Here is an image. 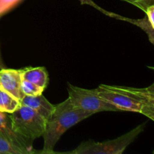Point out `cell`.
I'll return each instance as SVG.
<instances>
[{
	"label": "cell",
	"instance_id": "2",
	"mask_svg": "<svg viewBox=\"0 0 154 154\" xmlns=\"http://www.w3.org/2000/svg\"><path fill=\"white\" fill-rule=\"evenodd\" d=\"M93 114L72 106L69 98L55 105V109L46 120L44 132V146L42 154L57 153L54 151L62 135L71 127L88 118Z\"/></svg>",
	"mask_w": 154,
	"mask_h": 154
},
{
	"label": "cell",
	"instance_id": "9",
	"mask_svg": "<svg viewBox=\"0 0 154 154\" xmlns=\"http://www.w3.org/2000/svg\"><path fill=\"white\" fill-rule=\"evenodd\" d=\"M22 80L31 82L45 90L48 84V73L45 67H32L22 69Z\"/></svg>",
	"mask_w": 154,
	"mask_h": 154
},
{
	"label": "cell",
	"instance_id": "12",
	"mask_svg": "<svg viewBox=\"0 0 154 154\" xmlns=\"http://www.w3.org/2000/svg\"><path fill=\"white\" fill-rule=\"evenodd\" d=\"M0 154H32L23 147H19L0 135Z\"/></svg>",
	"mask_w": 154,
	"mask_h": 154
},
{
	"label": "cell",
	"instance_id": "6",
	"mask_svg": "<svg viewBox=\"0 0 154 154\" xmlns=\"http://www.w3.org/2000/svg\"><path fill=\"white\" fill-rule=\"evenodd\" d=\"M22 69H3L0 70V90L21 101L23 94L21 91Z\"/></svg>",
	"mask_w": 154,
	"mask_h": 154
},
{
	"label": "cell",
	"instance_id": "8",
	"mask_svg": "<svg viewBox=\"0 0 154 154\" xmlns=\"http://www.w3.org/2000/svg\"><path fill=\"white\" fill-rule=\"evenodd\" d=\"M20 103L32 109L46 120L55 109V105L51 104L42 94L35 96H23Z\"/></svg>",
	"mask_w": 154,
	"mask_h": 154
},
{
	"label": "cell",
	"instance_id": "13",
	"mask_svg": "<svg viewBox=\"0 0 154 154\" xmlns=\"http://www.w3.org/2000/svg\"><path fill=\"white\" fill-rule=\"evenodd\" d=\"M44 89L38 87L35 84H32L31 82L22 80L21 82V91H22L23 96H35L38 95L42 94L44 91Z\"/></svg>",
	"mask_w": 154,
	"mask_h": 154
},
{
	"label": "cell",
	"instance_id": "10",
	"mask_svg": "<svg viewBox=\"0 0 154 154\" xmlns=\"http://www.w3.org/2000/svg\"><path fill=\"white\" fill-rule=\"evenodd\" d=\"M111 17H113L117 18V19L123 20L128 21V22L134 24V25L140 27L142 29L144 32L147 34L149 38V40L152 44H154V23L151 22L147 17L146 15L144 18L142 19H138V20H133V19H129V18L123 17L120 16V15L114 14H111Z\"/></svg>",
	"mask_w": 154,
	"mask_h": 154
},
{
	"label": "cell",
	"instance_id": "3",
	"mask_svg": "<svg viewBox=\"0 0 154 154\" xmlns=\"http://www.w3.org/2000/svg\"><path fill=\"white\" fill-rule=\"evenodd\" d=\"M145 124L139 125L127 133L114 139L98 142L88 141L82 142L77 148L71 151L63 152L70 154H122L137 137L144 131Z\"/></svg>",
	"mask_w": 154,
	"mask_h": 154
},
{
	"label": "cell",
	"instance_id": "14",
	"mask_svg": "<svg viewBox=\"0 0 154 154\" xmlns=\"http://www.w3.org/2000/svg\"><path fill=\"white\" fill-rule=\"evenodd\" d=\"M127 2L145 12L150 6L154 5V0H123Z\"/></svg>",
	"mask_w": 154,
	"mask_h": 154
},
{
	"label": "cell",
	"instance_id": "11",
	"mask_svg": "<svg viewBox=\"0 0 154 154\" xmlns=\"http://www.w3.org/2000/svg\"><path fill=\"white\" fill-rule=\"evenodd\" d=\"M21 105L20 101L0 90V111L11 114Z\"/></svg>",
	"mask_w": 154,
	"mask_h": 154
},
{
	"label": "cell",
	"instance_id": "1",
	"mask_svg": "<svg viewBox=\"0 0 154 154\" xmlns=\"http://www.w3.org/2000/svg\"><path fill=\"white\" fill-rule=\"evenodd\" d=\"M101 98L120 111L139 113L154 120V84L144 88L101 84L96 88Z\"/></svg>",
	"mask_w": 154,
	"mask_h": 154
},
{
	"label": "cell",
	"instance_id": "15",
	"mask_svg": "<svg viewBox=\"0 0 154 154\" xmlns=\"http://www.w3.org/2000/svg\"><path fill=\"white\" fill-rule=\"evenodd\" d=\"M20 0H0V17L10 10Z\"/></svg>",
	"mask_w": 154,
	"mask_h": 154
},
{
	"label": "cell",
	"instance_id": "5",
	"mask_svg": "<svg viewBox=\"0 0 154 154\" xmlns=\"http://www.w3.org/2000/svg\"><path fill=\"white\" fill-rule=\"evenodd\" d=\"M69 99L75 108L84 110L92 114L103 111H120L98 95L96 89L81 88L68 83Z\"/></svg>",
	"mask_w": 154,
	"mask_h": 154
},
{
	"label": "cell",
	"instance_id": "7",
	"mask_svg": "<svg viewBox=\"0 0 154 154\" xmlns=\"http://www.w3.org/2000/svg\"><path fill=\"white\" fill-rule=\"evenodd\" d=\"M0 135L13 144L30 151L32 154L42 153V150H35L33 149L32 141L23 138L13 130L9 114L2 111H0Z\"/></svg>",
	"mask_w": 154,
	"mask_h": 154
},
{
	"label": "cell",
	"instance_id": "4",
	"mask_svg": "<svg viewBox=\"0 0 154 154\" xmlns=\"http://www.w3.org/2000/svg\"><path fill=\"white\" fill-rule=\"evenodd\" d=\"M13 130L21 137L32 141L42 137L46 120L29 107L21 105L9 114Z\"/></svg>",
	"mask_w": 154,
	"mask_h": 154
}]
</instances>
